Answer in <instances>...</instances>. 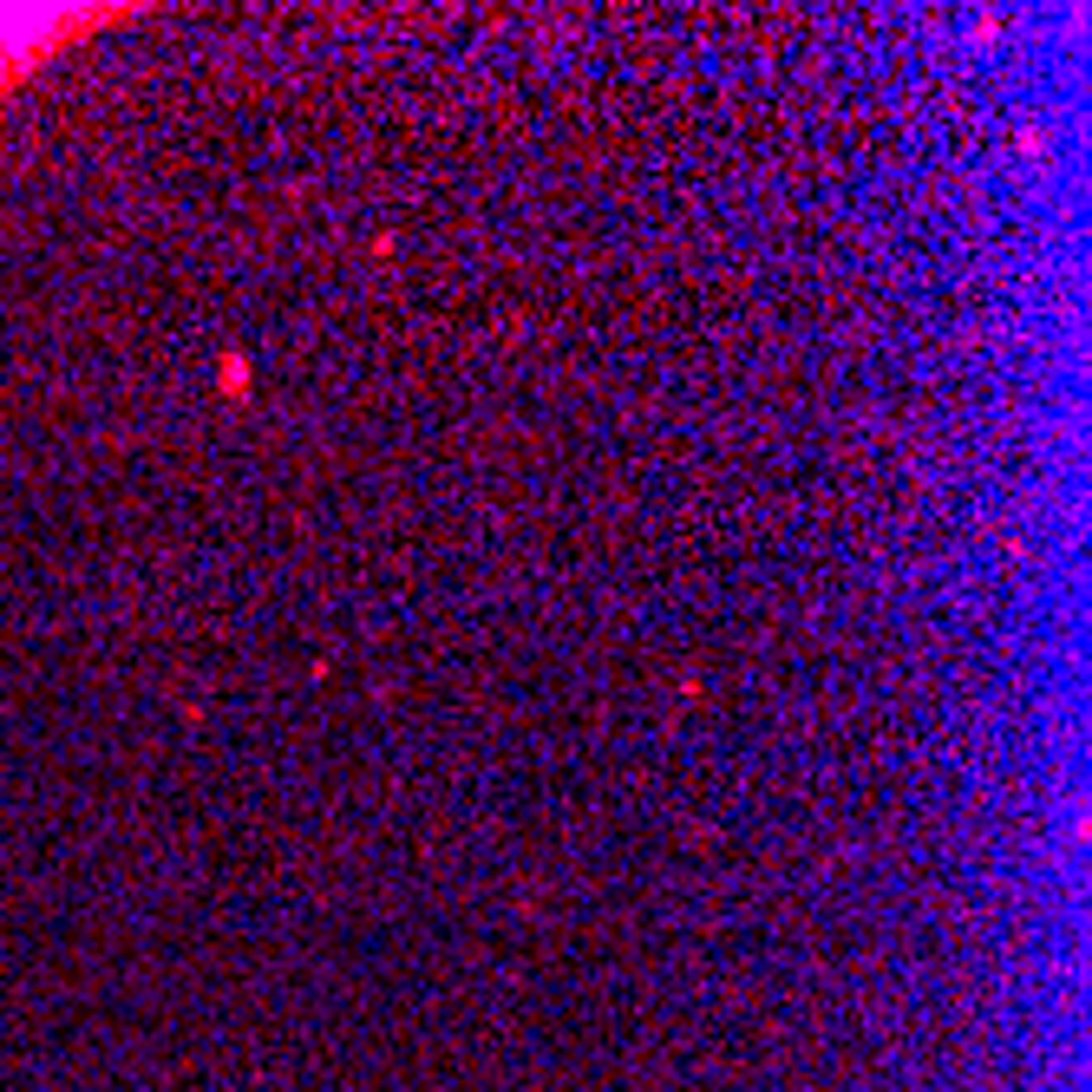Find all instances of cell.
I'll return each mask as SVG.
<instances>
[{"label": "cell", "mask_w": 1092, "mask_h": 1092, "mask_svg": "<svg viewBox=\"0 0 1092 1092\" xmlns=\"http://www.w3.org/2000/svg\"><path fill=\"white\" fill-rule=\"evenodd\" d=\"M105 20H118V13H105V7H0V92L20 86L60 46L99 33Z\"/></svg>", "instance_id": "1"}, {"label": "cell", "mask_w": 1092, "mask_h": 1092, "mask_svg": "<svg viewBox=\"0 0 1092 1092\" xmlns=\"http://www.w3.org/2000/svg\"><path fill=\"white\" fill-rule=\"evenodd\" d=\"M216 380H223V399H249V354L229 348L223 367H216Z\"/></svg>", "instance_id": "2"}]
</instances>
